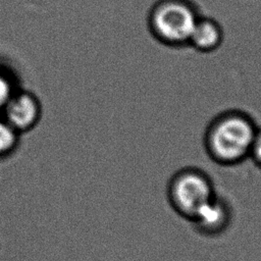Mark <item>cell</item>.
Returning <instances> with one entry per match:
<instances>
[{
	"instance_id": "obj_1",
	"label": "cell",
	"mask_w": 261,
	"mask_h": 261,
	"mask_svg": "<svg viewBox=\"0 0 261 261\" xmlns=\"http://www.w3.org/2000/svg\"><path fill=\"white\" fill-rule=\"evenodd\" d=\"M257 130L248 116L242 113L224 114L208 128L206 151L220 165H237L249 157Z\"/></svg>"
},
{
	"instance_id": "obj_2",
	"label": "cell",
	"mask_w": 261,
	"mask_h": 261,
	"mask_svg": "<svg viewBox=\"0 0 261 261\" xmlns=\"http://www.w3.org/2000/svg\"><path fill=\"white\" fill-rule=\"evenodd\" d=\"M216 194L210 175L197 167L178 169L171 175L166 187L169 206L188 221Z\"/></svg>"
},
{
	"instance_id": "obj_3",
	"label": "cell",
	"mask_w": 261,
	"mask_h": 261,
	"mask_svg": "<svg viewBox=\"0 0 261 261\" xmlns=\"http://www.w3.org/2000/svg\"><path fill=\"white\" fill-rule=\"evenodd\" d=\"M199 16L186 0H163L156 4L150 15L155 37L168 45L189 44Z\"/></svg>"
},
{
	"instance_id": "obj_4",
	"label": "cell",
	"mask_w": 261,
	"mask_h": 261,
	"mask_svg": "<svg viewBox=\"0 0 261 261\" xmlns=\"http://www.w3.org/2000/svg\"><path fill=\"white\" fill-rule=\"evenodd\" d=\"M42 103L38 96L19 88L1 111L3 118L20 135L34 129L42 117Z\"/></svg>"
},
{
	"instance_id": "obj_5",
	"label": "cell",
	"mask_w": 261,
	"mask_h": 261,
	"mask_svg": "<svg viewBox=\"0 0 261 261\" xmlns=\"http://www.w3.org/2000/svg\"><path fill=\"white\" fill-rule=\"evenodd\" d=\"M232 220V208L227 200L217 194L207 201L190 220L194 229L205 237L224 233Z\"/></svg>"
},
{
	"instance_id": "obj_6",
	"label": "cell",
	"mask_w": 261,
	"mask_h": 261,
	"mask_svg": "<svg viewBox=\"0 0 261 261\" xmlns=\"http://www.w3.org/2000/svg\"><path fill=\"white\" fill-rule=\"evenodd\" d=\"M222 41V30L219 23L211 18L199 17L190 37L189 44L197 50L210 52L215 50Z\"/></svg>"
},
{
	"instance_id": "obj_7",
	"label": "cell",
	"mask_w": 261,
	"mask_h": 261,
	"mask_svg": "<svg viewBox=\"0 0 261 261\" xmlns=\"http://www.w3.org/2000/svg\"><path fill=\"white\" fill-rule=\"evenodd\" d=\"M20 136L0 114V160L10 157L16 152Z\"/></svg>"
},
{
	"instance_id": "obj_8",
	"label": "cell",
	"mask_w": 261,
	"mask_h": 261,
	"mask_svg": "<svg viewBox=\"0 0 261 261\" xmlns=\"http://www.w3.org/2000/svg\"><path fill=\"white\" fill-rule=\"evenodd\" d=\"M19 88V82L14 71L6 65L0 64V113Z\"/></svg>"
},
{
	"instance_id": "obj_9",
	"label": "cell",
	"mask_w": 261,
	"mask_h": 261,
	"mask_svg": "<svg viewBox=\"0 0 261 261\" xmlns=\"http://www.w3.org/2000/svg\"><path fill=\"white\" fill-rule=\"evenodd\" d=\"M249 157H251L254 163L259 168H261V132L260 130H257Z\"/></svg>"
}]
</instances>
